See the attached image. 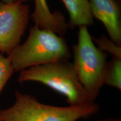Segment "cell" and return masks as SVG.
Instances as JSON below:
<instances>
[{
    "instance_id": "obj_10",
    "label": "cell",
    "mask_w": 121,
    "mask_h": 121,
    "mask_svg": "<svg viewBox=\"0 0 121 121\" xmlns=\"http://www.w3.org/2000/svg\"><path fill=\"white\" fill-rule=\"evenodd\" d=\"M92 39L101 51L107 53H110L113 56L121 58V46L117 45L111 39H108L104 35L99 38H92Z\"/></svg>"
},
{
    "instance_id": "obj_4",
    "label": "cell",
    "mask_w": 121,
    "mask_h": 121,
    "mask_svg": "<svg viewBox=\"0 0 121 121\" xmlns=\"http://www.w3.org/2000/svg\"><path fill=\"white\" fill-rule=\"evenodd\" d=\"M17 80L20 83L26 81L42 83L65 96L69 105H80L90 102L69 60L24 69L20 71Z\"/></svg>"
},
{
    "instance_id": "obj_12",
    "label": "cell",
    "mask_w": 121,
    "mask_h": 121,
    "mask_svg": "<svg viewBox=\"0 0 121 121\" xmlns=\"http://www.w3.org/2000/svg\"><path fill=\"white\" fill-rule=\"evenodd\" d=\"M30 0H0L1 2L6 4H13V3H26Z\"/></svg>"
},
{
    "instance_id": "obj_8",
    "label": "cell",
    "mask_w": 121,
    "mask_h": 121,
    "mask_svg": "<svg viewBox=\"0 0 121 121\" xmlns=\"http://www.w3.org/2000/svg\"><path fill=\"white\" fill-rule=\"evenodd\" d=\"M69 14L68 28L91 26L94 24L89 0H62Z\"/></svg>"
},
{
    "instance_id": "obj_11",
    "label": "cell",
    "mask_w": 121,
    "mask_h": 121,
    "mask_svg": "<svg viewBox=\"0 0 121 121\" xmlns=\"http://www.w3.org/2000/svg\"><path fill=\"white\" fill-rule=\"evenodd\" d=\"M13 72L10 58L0 53V93Z\"/></svg>"
},
{
    "instance_id": "obj_1",
    "label": "cell",
    "mask_w": 121,
    "mask_h": 121,
    "mask_svg": "<svg viewBox=\"0 0 121 121\" xmlns=\"http://www.w3.org/2000/svg\"><path fill=\"white\" fill-rule=\"evenodd\" d=\"M72 56L66 39L51 30L34 25L30 29L26 41L8 56L14 72Z\"/></svg>"
},
{
    "instance_id": "obj_13",
    "label": "cell",
    "mask_w": 121,
    "mask_h": 121,
    "mask_svg": "<svg viewBox=\"0 0 121 121\" xmlns=\"http://www.w3.org/2000/svg\"><path fill=\"white\" fill-rule=\"evenodd\" d=\"M99 121H121L120 118H108L105 119H102Z\"/></svg>"
},
{
    "instance_id": "obj_5",
    "label": "cell",
    "mask_w": 121,
    "mask_h": 121,
    "mask_svg": "<svg viewBox=\"0 0 121 121\" xmlns=\"http://www.w3.org/2000/svg\"><path fill=\"white\" fill-rule=\"evenodd\" d=\"M26 3L6 4L0 1V52L8 56L20 44L30 18Z\"/></svg>"
},
{
    "instance_id": "obj_7",
    "label": "cell",
    "mask_w": 121,
    "mask_h": 121,
    "mask_svg": "<svg viewBox=\"0 0 121 121\" xmlns=\"http://www.w3.org/2000/svg\"><path fill=\"white\" fill-rule=\"evenodd\" d=\"M35 7L31 17L34 25L56 34H65L68 28L66 18L61 12L50 10L47 0H34Z\"/></svg>"
},
{
    "instance_id": "obj_6",
    "label": "cell",
    "mask_w": 121,
    "mask_h": 121,
    "mask_svg": "<svg viewBox=\"0 0 121 121\" xmlns=\"http://www.w3.org/2000/svg\"><path fill=\"white\" fill-rule=\"evenodd\" d=\"M93 17L99 20L105 26L110 39L121 45V13L117 0H89Z\"/></svg>"
},
{
    "instance_id": "obj_3",
    "label": "cell",
    "mask_w": 121,
    "mask_h": 121,
    "mask_svg": "<svg viewBox=\"0 0 121 121\" xmlns=\"http://www.w3.org/2000/svg\"><path fill=\"white\" fill-rule=\"evenodd\" d=\"M74 70L87 94L90 102H94L103 85L108 65V53L98 49L87 27H79L78 43L72 45Z\"/></svg>"
},
{
    "instance_id": "obj_9",
    "label": "cell",
    "mask_w": 121,
    "mask_h": 121,
    "mask_svg": "<svg viewBox=\"0 0 121 121\" xmlns=\"http://www.w3.org/2000/svg\"><path fill=\"white\" fill-rule=\"evenodd\" d=\"M104 85L121 89V58L113 56L108 62Z\"/></svg>"
},
{
    "instance_id": "obj_2",
    "label": "cell",
    "mask_w": 121,
    "mask_h": 121,
    "mask_svg": "<svg viewBox=\"0 0 121 121\" xmlns=\"http://www.w3.org/2000/svg\"><path fill=\"white\" fill-rule=\"evenodd\" d=\"M99 109L95 102L68 107L48 105L33 95L16 91L14 104L0 110V121H77L93 116Z\"/></svg>"
}]
</instances>
